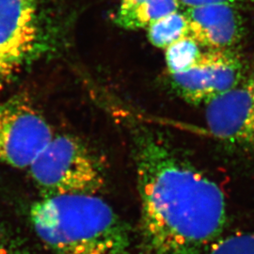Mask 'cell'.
Instances as JSON below:
<instances>
[{"mask_svg": "<svg viewBox=\"0 0 254 254\" xmlns=\"http://www.w3.org/2000/svg\"><path fill=\"white\" fill-rule=\"evenodd\" d=\"M246 70L242 60L232 49H208L189 70L171 74V82L186 102L206 105L236 86Z\"/></svg>", "mask_w": 254, "mask_h": 254, "instance_id": "8992f818", "label": "cell"}, {"mask_svg": "<svg viewBox=\"0 0 254 254\" xmlns=\"http://www.w3.org/2000/svg\"><path fill=\"white\" fill-rule=\"evenodd\" d=\"M203 254H254V232L220 237Z\"/></svg>", "mask_w": 254, "mask_h": 254, "instance_id": "7c38bea8", "label": "cell"}, {"mask_svg": "<svg viewBox=\"0 0 254 254\" xmlns=\"http://www.w3.org/2000/svg\"><path fill=\"white\" fill-rule=\"evenodd\" d=\"M146 29L150 43L161 49H166L178 40L189 36L186 15L179 10L154 22Z\"/></svg>", "mask_w": 254, "mask_h": 254, "instance_id": "30bf717a", "label": "cell"}, {"mask_svg": "<svg viewBox=\"0 0 254 254\" xmlns=\"http://www.w3.org/2000/svg\"><path fill=\"white\" fill-rule=\"evenodd\" d=\"M0 254H30L23 241L5 228H0Z\"/></svg>", "mask_w": 254, "mask_h": 254, "instance_id": "4fadbf2b", "label": "cell"}, {"mask_svg": "<svg viewBox=\"0 0 254 254\" xmlns=\"http://www.w3.org/2000/svg\"><path fill=\"white\" fill-rule=\"evenodd\" d=\"M30 220L51 254H129L130 228L98 194L42 198Z\"/></svg>", "mask_w": 254, "mask_h": 254, "instance_id": "7a4b0ae2", "label": "cell"}, {"mask_svg": "<svg viewBox=\"0 0 254 254\" xmlns=\"http://www.w3.org/2000/svg\"><path fill=\"white\" fill-rule=\"evenodd\" d=\"M184 13L188 21L189 37L201 47L232 49L244 35V22L236 6L209 5L187 9Z\"/></svg>", "mask_w": 254, "mask_h": 254, "instance_id": "ba28073f", "label": "cell"}, {"mask_svg": "<svg viewBox=\"0 0 254 254\" xmlns=\"http://www.w3.org/2000/svg\"><path fill=\"white\" fill-rule=\"evenodd\" d=\"M54 136L27 96L16 95L0 105V164L28 169Z\"/></svg>", "mask_w": 254, "mask_h": 254, "instance_id": "5b68a950", "label": "cell"}, {"mask_svg": "<svg viewBox=\"0 0 254 254\" xmlns=\"http://www.w3.org/2000/svg\"><path fill=\"white\" fill-rule=\"evenodd\" d=\"M205 121L219 141L254 150V63L236 86L206 104Z\"/></svg>", "mask_w": 254, "mask_h": 254, "instance_id": "52a82bcc", "label": "cell"}, {"mask_svg": "<svg viewBox=\"0 0 254 254\" xmlns=\"http://www.w3.org/2000/svg\"><path fill=\"white\" fill-rule=\"evenodd\" d=\"M28 172L43 198L98 194L106 185L100 160L81 140L70 135H55Z\"/></svg>", "mask_w": 254, "mask_h": 254, "instance_id": "277c9868", "label": "cell"}, {"mask_svg": "<svg viewBox=\"0 0 254 254\" xmlns=\"http://www.w3.org/2000/svg\"><path fill=\"white\" fill-rule=\"evenodd\" d=\"M247 0H179L180 5L190 8L209 6V5H217V4H228L233 6H241Z\"/></svg>", "mask_w": 254, "mask_h": 254, "instance_id": "5bb4252c", "label": "cell"}, {"mask_svg": "<svg viewBox=\"0 0 254 254\" xmlns=\"http://www.w3.org/2000/svg\"><path fill=\"white\" fill-rule=\"evenodd\" d=\"M165 59L170 74L189 70L200 59L201 46L190 37H185L165 49Z\"/></svg>", "mask_w": 254, "mask_h": 254, "instance_id": "8fae6325", "label": "cell"}, {"mask_svg": "<svg viewBox=\"0 0 254 254\" xmlns=\"http://www.w3.org/2000/svg\"><path fill=\"white\" fill-rule=\"evenodd\" d=\"M60 44L61 27L46 0H0V91Z\"/></svg>", "mask_w": 254, "mask_h": 254, "instance_id": "3957f363", "label": "cell"}, {"mask_svg": "<svg viewBox=\"0 0 254 254\" xmlns=\"http://www.w3.org/2000/svg\"><path fill=\"white\" fill-rule=\"evenodd\" d=\"M131 136L140 202L138 254H204L227 223L224 192L160 134L136 127Z\"/></svg>", "mask_w": 254, "mask_h": 254, "instance_id": "6da1fadb", "label": "cell"}, {"mask_svg": "<svg viewBox=\"0 0 254 254\" xmlns=\"http://www.w3.org/2000/svg\"><path fill=\"white\" fill-rule=\"evenodd\" d=\"M179 7V0H122L113 21L124 29H142L178 11Z\"/></svg>", "mask_w": 254, "mask_h": 254, "instance_id": "9c48e42d", "label": "cell"}]
</instances>
